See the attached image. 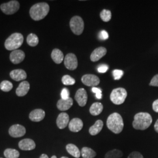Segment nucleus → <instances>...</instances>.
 Instances as JSON below:
<instances>
[{"label": "nucleus", "mask_w": 158, "mask_h": 158, "mask_svg": "<svg viewBox=\"0 0 158 158\" xmlns=\"http://www.w3.org/2000/svg\"><path fill=\"white\" fill-rule=\"evenodd\" d=\"M50 7L46 2H39L32 6L29 10L31 18L36 21L45 18L49 12Z\"/></svg>", "instance_id": "obj_1"}, {"label": "nucleus", "mask_w": 158, "mask_h": 158, "mask_svg": "<svg viewBox=\"0 0 158 158\" xmlns=\"http://www.w3.org/2000/svg\"><path fill=\"white\" fill-rule=\"evenodd\" d=\"M152 123V118L149 113H139L135 115L132 125L135 130H145L149 127Z\"/></svg>", "instance_id": "obj_2"}, {"label": "nucleus", "mask_w": 158, "mask_h": 158, "mask_svg": "<svg viewBox=\"0 0 158 158\" xmlns=\"http://www.w3.org/2000/svg\"><path fill=\"white\" fill-rule=\"evenodd\" d=\"M107 126L114 134H118L121 132L124 128V122L121 115L117 113L111 114L108 117Z\"/></svg>", "instance_id": "obj_3"}, {"label": "nucleus", "mask_w": 158, "mask_h": 158, "mask_svg": "<svg viewBox=\"0 0 158 158\" xmlns=\"http://www.w3.org/2000/svg\"><path fill=\"white\" fill-rule=\"evenodd\" d=\"M23 42V36L20 33H14L6 40L4 46L8 51H15L20 48Z\"/></svg>", "instance_id": "obj_4"}, {"label": "nucleus", "mask_w": 158, "mask_h": 158, "mask_svg": "<svg viewBox=\"0 0 158 158\" xmlns=\"http://www.w3.org/2000/svg\"><path fill=\"white\" fill-rule=\"evenodd\" d=\"M127 97V91L126 90L119 87L114 89L110 94V100L114 104L120 105L124 103Z\"/></svg>", "instance_id": "obj_5"}, {"label": "nucleus", "mask_w": 158, "mask_h": 158, "mask_svg": "<svg viewBox=\"0 0 158 158\" xmlns=\"http://www.w3.org/2000/svg\"><path fill=\"white\" fill-rule=\"evenodd\" d=\"M70 27L73 34L80 35L83 33L85 28V23L83 19L79 16L72 18L70 21Z\"/></svg>", "instance_id": "obj_6"}, {"label": "nucleus", "mask_w": 158, "mask_h": 158, "mask_svg": "<svg viewBox=\"0 0 158 158\" xmlns=\"http://www.w3.org/2000/svg\"><path fill=\"white\" fill-rule=\"evenodd\" d=\"M20 8L19 2L16 0L10 1L0 6V9L6 15H12L16 13Z\"/></svg>", "instance_id": "obj_7"}, {"label": "nucleus", "mask_w": 158, "mask_h": 158, "mask_svg": "<svg viewBox=\"0 0 158 158\" xmlns=\"http://www.w3.org/2000/svg\"><path fill=\"white\" fill-rule=\"evenodd\" d=\"M65 67L70 70L76 69L78 66V61L76 56L73 53H69L64 59Z\"/></svg>", "instance_id": "obj_8"}, {"label": "nucleus", "mask_w": 158, "mask_h": 158, "mask_svg": "<svg viewBox=\"0 0 158 158\" xmlns=\"http://www.w3.org/2000/svg\"><path fill=\"white\" fill-rule=\"evenodd\" d=\"M10 135L14 138H19L24 135L26 133L25 128L19 124L12 125L8 131Z\"/></svg>", "instance_id": "obj_9"}, {"label": "nucleus", "mask_w": 158, "mask_h": 158, "mask_svg": "<svg viewBox=\"0 0 158 158\" xmlns=\"http://www.w3.org/2000/svg\"><path fill=\"white\" fill-rule=\"evenodd\" d=\"M81 81L87 86L94 87L100 83V79L94 74H85L81 77Z\"/></svg>", "instance_id": "obj_10"}, {"label": "nucleus", "mask_w": 158, "mask_h": 158, "mask_svg": "<svg viewBox=\"0 0 158 158\" xmlns=\"http://www.w3.org/2000/svg\"><path fill=\"white\" fill-rule=\"evenodd\" d=\"M74 97L79 106L84 107L87 104L88 96L86 91L84 89L81 88L77 91Z\"/></svg>", "instance_id": "obj_11"}, {"label": "nucleus", "mask_w": 158, "mask_h": 158, "mask_svg": "<svg viewBox=\"0 0 158 158\" xmlns=\"http://www.w3.org/2000/svg\"><path fill=\"white\" fill-rule=\"evenodd\" d=\"M25 57V53L21 50L17 49L15 51H12L10 55V59L12 63L14 64H19L23 62Z\"/></svg>", "instance_id": "obj_12"}, {"label": "nucleus", "mask_w": 158, "mask_h": 158, "mask_svg": "<svg viewBox=\"0 0 158 158\" xmlns=\"http://www.w3.org/2000/svg\"><path fill=\"white\" fill-rule=\"evenodd\" d=\"M45 117V112L42 109H35L32 111L29 115V118L34 122H40L42 121Z\"/></svg>", "instance_id": "obj_13"}, {"label": "nucleus", "mask_w": 158, "mask_h": 158, "mask_svg": "<svg viewBox=\"0 0 158 158\" xmlns=\"http://www.w3.org/2000/svg\"><path fill=\"white\" fill-rule=\"evenodd\" d=\"M69 124V116L67 113H60L56 119V124L57 127L62 130L65 128Z\"/></svg>", "instance_id": "obj_14"}, {"label": "nucleus", "mask_w": 158, "mask_h": 158, "mask_svg": "<svg viewBox=\"0 0 158 158\" xmlns=\"http://www.w3.org/2000/svg\"><path fill=\"white\" fill-rule=\"evenodd\" d=\"M69 128L70 131L77 132L82 130L83 127V123L81 119L78 118L72 119L69 124Z\"/></svg>", "instance_id": "obj_15"}, {"label": "nucleus", "mask_w": 158, "mask_h": 158, "mask_svg": "<svg viewBox=\"0 0 158 158\" xmlns=\"http://www.w3.org/2000/svg\"><path fill=\"white\" fill-rule=\"evenodd\" d=\"M107 53V49L104 47H99L94 49L91 54L90 59L92 62H97Z\"/></svg>", "instance_id": "obj_16"}, {"label": "nucleus", "mask_w": 158, "mask_h": 158, "mask_svg": "<svg viewBox=\"0 0 158 158\" xmlns=\"http://www.w3.org/2000/svg\"><path fill=\"white\" fill-rule=\"evenodd\" d=\"M10 76L12 80L19 81L27 79V74L25 70L23 69L13 70L10 73Z\"/></svg>", "instance_id": "obj_17"}, {"label": "nucleus", "mask_w": 158, "mask_h": 158, "mask_svg": "<svg viewBox=\"0 0 158 158\" xmlns=\"http://www.w3.org/2000/svg\"><path fill=\"white\" fill-rule=\"evenodd\" d=\"M18 146L23 151H31L35 148L36 144L32 139L27 138L19 142Z\"/></svg>", "instance_id": "obj_18"}, {"label": "nucleus", "mask_w": 158, "mask_h": 158, "mask_svg": "<svg viewBox=\"0 0 158 158\" xmlns=\"http://www.w3.org/2000/svg\"><path fill=\"white\" fill-rule=\"evenodd\" d=\"M73 104V99L70 97L67 100L60 99L57 102V107L60 111H66L72 107Z\"/></svg>", "instance_id": "obj_19"}, {"label": "nucleus", "mask_w": 158, "mask_h": 158, "mask_svg": "<svg viewBox=\"0 0 158 158\" xmlns=\"http://www.w3.org/2000/svg\"><path fill=\"white\" fill-rule=\"evenodd\" d=\"M30 89V85L27 81L21 82L16 90V94L18 97H23L27 94Z\"/></svg>", "instance_id": "obj_20"}, {"label": "nucleus", "mask_w": 158, "mask_h": 158, "mask_svg": "<svg viewBox=\"0 0 158 158\" xmlns=\"http://www.w3.org/2000/svg\"><path fill=\"white\" fill-rule=\"evenodd\" d=\"M51 57L53 62L56 64H60L64 59V55L62 52L58 49H55L52 51Z\"/></svg>", "instance_id": "obj_21"}, {"label": "nucleus", "mask_w": 158, "mask_h": 158, "mask_svg": "<svg viewBox=\"0 0 158 158\" xmlns=\"http://www.w3.org/2000/svg\"><path fill=\"white\" fill-rule=\"evenodd\" d=\"M103 127V122L102 120L98 119L95 124L91 126L89 129V133L91 135H96L100 132Z\"/></svg>", "instance_id": "obj_22"}, {"label": "nucleus", "mask_w": 158, "mask_h": 158, "mask_svg": "<svg viewBox=\"0 0 158 158\" xmlns=\"http://www.w3.org/2000/svg\"><path fill=\"white\" fill-rule=\"evenodd\" d=\"M103 110V106L101 102H96L93 103L90 108V113L92 115L96 116L102 113Z\"/></svg>", "instance_id": "obj_23"}, {"label": "nucleus", "mask_w": 158, "mask_h": 158, "mask_svg": "<svg viewBox=\"0 0 158 158\" xmlns=\"http://www.w3.org/2000/svg\"><path fill=\"white\" fill-rule=\"evenodd\" d=\"M66 150L68 152L76 158H80L81 155V153L79 149V148L76 147L75 145L72 143H69L66 145Z\"/></svg>", "instance_id": "obj_24"}, {"label": "nucleus", "mask_w": 158, "mask_h": 158, "mask_svg": "<svg viewBox=\"0 0 158 158\" xmlns=\"http://www.w3.org/2000/svg\"><path fill=\"white\" fill-rule=\"evenodd\" d=\"M81 155L83 158H94L96 156V152L90 148L84 147L81 149Z\"/></svg>", "instance_id": "obj_25"}, {"label": "nucleus", "mask_w": 158, "mask_h": 158, "mask_svg": "<svg viewBox=\"0 0 158 158\" xmlns=\"http://www.w3.org/2000/svg\"><path fill=\"white\" fill-rule=\"evenodd\" d=\"M27 42L28 45L30 46L35 47V46L38 45L39 44L38 37L35 34H29L27 36Z\"/></svg>", "instance_id": "obj_26"}, {"label": "nucleus", "mask_w": 158, "mask_h": 158, "mask_svg": "<svg viewBox=\"0 0 158 158\" xmlns=\"http://www.w3.org/2000/svg\"><path fill=\"white\" fill-rule=\"evenodd\" d=\"M123 156V153L121 151L115 149L108 152L105 155V158H121Z\"/></svg>", "instance_id": "obj_27"}, {"label": "nucleus", "mask_w": 158, "mask_h": 158, "mask_svg": "<svg viewBox=\"0 0 158 158\" xmlns=\"http://www.w3.org/2000/svg\"><path fill=\"white\" fill-rule=\"evenodd\" d=\"M4 155L6 158H18L19 156V152L16 149L8 148L5 150Z\"/></svg>", "instance_id": "obj_28"}, {"label": "nucleus", "mask_w": 158, "mask_h": 158, "mask_svg": "<svg viewBox=\"0 0 158 158\" xmlns=\"http://www.w3.org/2000/svg\"><path fill=\"white\" fill-rule=\"evenodd\" d=\"M12 88H13L12 83L8 80H4L0 84L1 90L4 92H8L11 90Z\"/></svg>", "instance_id": "obj_29"}, {"label": "nucleus", "mask_w": 158, "mask_h": 158, "mask_svg": "<svg viewBox=\"0 0 158 158\" xmlns=\"http://www.w3.org/2000/svg\"><path fill=\"white\" fill-rule=\"evenodd\" d=\"M100 17L104 22H108L111 19V12L109 10H103L100 13Z\"/></svg>", "instance_id": "obj_30"}, {"label": "nucleus", "mask_w": 158, "mask_h": 158, "mask_svg": "<svg viewBox=\"0 0 158 158\" xmlns=\"http://www.w3.org/2000/svg\"><path fill=\"white\" fill-rule=\"evenodd\" d=\"M63 84L66 85H72L75 84V80L69 75H64L62 79Z\"/></svg>", "instance_id": "obj_31"}, {"label": "nucleus", "mask_w": 158, "mask_h": 158, "mask_svg": "<svg viewBox=\"0 0 158 158\" xmlns=\"http://www.w3.org/2000/svg\"><path fill=\"white\" fill-rule=\"evenodd\" d=\"M113 74L114 79L117 80H119L123 77V76L124 74V72L123 70H121L115 69L113 71Z\"/></svg>", "instance_id": "obj_32"}, {"label": "nucleus", "mask_w": 158, "mask_h": 158, "mask_svg": "<svg viewBox=\"0 0 158 158\" xmlns=\"http://www.w3.org/2000/svg\"><path fill=\"white\" fill-rule=\"evenodd\" d=\"M61 99L63 100H67L70 98V92L67 88L63 89L61 92Z\"/></svg>", "instance_id": "obj_33"}, {"label": "nucleus", "mask_w": 158, "mask_h": 158, "mask_svg": "<svg viewBox=\"0 0 158 158\" xmlns=\"http://www.w3.org/2000/svg\"><path fill=\"white\" fill-rule=\"evenodd\" d=\"M92 91L94 93H96V96L97 98L101 99L102 98V91L100 89L96 88V87H93L92 88Z\"/></svg>", "instance_id": "obj_34"}, {"label": "nucleus", "mask_w": 158, "mask_h": 158, "mask_svg": "<svg viewBox=\"0 0 158 158\" xmlns=\"http://www.w3.org/2000/svg\"><path fill=\"white\" fill-rule=\"evenodd\" d=\"M108 69V66L107 64H102L100 66H98V71L99 73H106Z\"/></svg>", "instance_id": "obj_35"}, {"label": "nucleus", "mask_w": 158, "mask_h": 158, "mask_svg": "<svg viewBox=\"0 0 158 158\" xmlns=\"http://www.w3.org/2000/svg\"><path fill=\"white\" fill-rule=\"evenodd\" d=\"M99 38H100V40H107L109 38V35H108V34L107 32L106 31L102 30L100 32Z\"/></svg>", "instance_id": "obj_36"}, {"label": "nucleus", "mask_w": 158, "mask_h": 158, "mask_svg": "<svg viewBox=\"0 0 158 158\" xmlns=\"http://www.w3.org/2000/svg\"><path fill=\"white\" fill-rule=\"evenodd\" d=\"M128 158H143L142 155L139 152H133L131 153Z\"/></svg>", "instance_id": "obj_37"}, {"label": "nucleus", "mask_w": 158, "mask_h": 158, "mask_svg": "<svg viewBox=\"0 0 158 158\" xmlns=\"http://www.w3.org/2000/svg\"><path fill=\"white\" fill-rule=\"evenodd\" d=\"M149 85L151 86L158 87V74L153 77L149 83Z\"/></svg>", "instance_id": "obj_38"}, {"label": "nucleus", "mask_w": 158, "mask_h": 158, "mask_svg": "<svg viewBox=\"0 0 158 158\" xmlns=\"http://www.w3.org/2000/svg\"><path fill=\"white\" fill-rule=\"evenodd\" d=\"M152 108L154 111L158 113V99L153 102Z\"/></svg>", "instance_id": "obj_39"}, {"label": "nucleus", "mask_w": 158, "mask_h": 158, "mask_svg": "<svg viewBox=\"0 0 158 158\" xmlns=\"http://www.w3.org/2000/svg\"><path fill=\"white\" fill-rule=\"evenodd\" d=\"M154 128H155V130L156 131V132L158 133V119L154 125Z\"/></svg>", "instance_id": "obj_40"}, {"label": "nucleus", "mask_w": 158, "mask_h": 158, "mask_svg": "<svg viewBox=\"0 0 158 158\" xmlns=\"http://www.w3.org/2000/svg\"><path fill=\"white\" fill-rule=\"evenodd\" d=\"M40 158H49V157H48V156L47 155H46V154H42V155H40Z\"/></svg>", "instance_id": "obj_41"}, {"label": "nucleus", "mask_w": 158, "mask_h": 158, "mask_svg": "<svg viewBox=\"0 0 158 158\" xmlns=\"http://www.w3.org/2000/svg\"><path fill=\"white\" fill-rule=\"evenodd\" d=\"M57 158V157L56 156H55V155H54V156H52V158Z\"/></svg>", "instance_id": "obj_42"}, {"label": "nucleus", "mask_w": 158, "mask_h": 158, "mask_svg": "<svg viewBox=\"0 0 158 158\" xmlns=\"http://www.w3.org/2000/svg\"><path fill=\"white\" fill-rule=\"evenodd\" d=\"M61 158H68V157H65V156H63V157H62Z\"/></svg>", "instance_id": "obj_43"}, {"label": "nucleus", "mask_w": 158, "mask_h": 158, "mask_svg": "<svg viewBox=\"0 0 158 158\" xmlns=\"http://www.w3.org/2000/svg\"></svg>", "instance_id": "obj_44"}]
</instances>
